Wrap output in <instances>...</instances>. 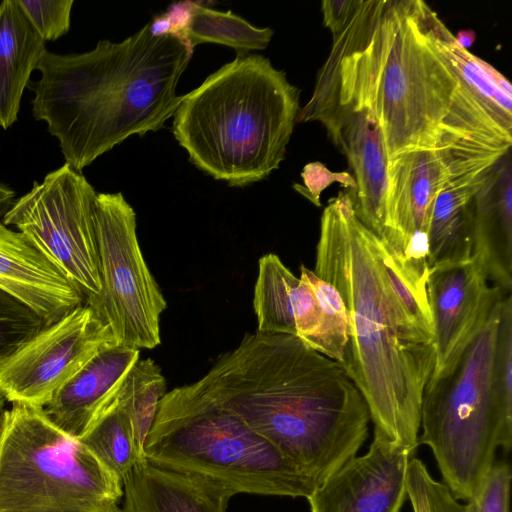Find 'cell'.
I'll list each match as a JSON object with an SVG mask.
<instances>
[{"mask_svg":"<svg viewBox=\"0 0 512 512\" xmlns=\"http://www.w3.org/2000/svg\"><path fill=\"white\" fill-rule=\"evenodd\" d=\"M273 36L270 28H256L242 17L193 2L186 41L194 49L201 43L229 46L238 53L265 49Z\"/></svg>","mask_w":512,"mask_h":512,"instance_id":"24","label":"cell"},{"mask_svg":"<svg viewBox=\"0 0 512 512\" xmlns=\"http://www.w3.org/2000/svg\"><path fill=\"white\" fill-rule=\"evenodd\" d=\"M414 453L374 432L365 454L350 459L306 498L310 512H400Z\"/></svg>","mask_w":512,"mask_h":512,"instance_id":"14","label":"cell"},{"mask_svg":"<svg viewBox=\"0 0 512 512\" xmlns=\"http://www.w3.org/2000/svg\"><path fill=\"white\" fill-rule=\"evenodd\" d=\"M253 307L257 331L296 336L327 356L324 317L314 292L276 254H265L258 261Z\"/></svg>","mask_w":512,"mask_h":512,"instance_id":"16","label":"cell"},{"mask_svg":"<svg viewBox=\"0 0 512 512\" xmlns=\"http://www.w3.org/2000/svg\"><path fill=\"white\" fill-rule=\"evenodd\" d=\"M140 350L115 346L100 352L42 408L60 430L79 439L107 411L116 406Z\"/></svg>","mask_w":512,"mask_h":512,"instance_id":"18","label":"cell"},{"mask_svg":"<svg viewBox=\"0 0 512 512\" xmlns=\"http://www.w3.org/2000/svg\"><path fill=\"white\" fill-rule=\"evenodd\" d=\"M165 394L166 380L160 367L150 358L139 359L126 376L118 404L132 424L137 447L143 458L146 437L155 420L159 402Z\"/></svg>","mask_w":512,"mask_h":512,"instance_id":"25","label":"cell"},{"mask_svg":"<svg viewBox=\"0 0 512 512\" xmlns=\"http://www.w3.org/2000/svg\"><path fill=\"white\" fill-rule=\"evenodd\" d=\"M421 0H358L319 72L366 107L388 161L438 151L484 169L510 151L505 131L436 48Z\"/></svg>","mask_w":512,"mask_h":512,"instance_id":"1","label":"cell"},{"mask_svg":"<svg viewBox=\"0 0 512 512\" xmlns=\"http://www.w3.org/2000/svg\"><path fill=\"white\" fill-rule=\"evenodd\" d=\"M510 486L509 465L494 464L475 495L465 504L466 512H510Z\"/></svg>","mask_w":512,"mask_h":512,"instance_id":"31","label":"cell"},{"mask_svg":"<svg viewBox=\"0 0 512 512\" xmlns=\"http://www.w3.org/2000/svg\"><path fill=\"white\" fill-rule=\"evenodd\" d=\"M193 1L172 4L168 10L150 22L154 36L171 35L186 41V30L191 18Z\"/></svg>","mask_w":512,"mask_h":512,"instance_id":"33","label":"cell"},{"mask_svg":"<svg viewBox=\"0 0 512 512\" xmlns=\"http://www.w3.org/2000/svg\"><path fill=\"white\" fill-rule=\"evenodd\" d=\"M123 512H227L235 493L214 482L139 461L123 478Z\"/></svg>","mask_w":512,"mask_h":512,"instance_id":"20","label":"cell"},{"mask_svg":"<svg viewBox=\"0 0 512 512\" xmlns=\"http://www.w3.org/2000/svg\"><path fill=\"white\" fill-rule=\"evenodd\" d=\"M45 325L27 306L0 290V364Z\"/></svg>","mask_w":512,"mask_h":512,"instance_id":"29","label":"cell"},{"mask_svg":"<svg viewBox=\"0 0 512 512\" xmlns=\"http://www.w3.org/2000/svg\"><path fill=\"white\" fill-rule=\"evenodd\" d=\"M193 54L185 41L154 36L150 22L125 40L82 54L44 52L32 111L77 171L132 135L161 129L182 96L176 88Z\"/></svg>","mask_w":512,"mask_h":512,"instance_id":"4","label":"cell"},{"mask_svg":"<svg viewBox=\"0 0 512 512\" xmlns=\"http://www.w3.org/2000/svg\"><path fill=\"white\" fill-rule=\"evenodd\" d=\"M122 479L42 408L21 403L3 413L0 512H111Z\"/></svg>","mask_w":512,"mask_h":512,"instance_id":"8","label":"cell"},{"mask_svg":"<svg viewBox=\"0 0 512 512\" xmlns=\"http://www.w3.org/2000/svg\"><path fill=\"white\" fill-rule=\"evenodd\" d=\"M150 464L235 494L307 498L318 483L240 418L174 388L162 397L144 443Z\"/></svg>","mask_w":512,"mask_h":512,"instance_id":"7","label":"cell"},{"mask_svg":"<svg viewBox=\"0 0 512 512\" xmlns=\"http://www.w3.org/2000/svg\"><path fill=\"white\" fill-rule=\"evenodd\" d=\"M313 272L345 305L348 342L340 364L363 396L374 432L415 452L434 337L412 322L394 296L374 234L357 218L349 192L340 191L323 210Z\"/></svg>","mask_w":512,"mask_h":512,"instance_id":"3","label":"cell"},{"mask_svg":"<svg viewBox=\"0 0 512 512\" xmlns=\"http://www.w3.org/2000/svg\"><path fill=\"white\" fill-rule=\"evenodd\" d=\"M491 167L453 177L437 196L428 230L429 269L472 257L474 196Z\"/></svg>","mask_w":512,"mask_h":512,"instance_id":"22","label":"cell"},{"mask_svg":"<svg viewBox=\"0 0 512 512\" xmlns=\"http://www.w3.org/2000/svg\"><path fill=\"white\" fill-rule=\"evenodd\" d=\"M299 98V89L269 59L238 53L182 96L172 132L197 168L230 186H245L279 168Z\"/></svg>","mask_w":512,"mask_h":512,"instance_id":"5","label":"cell"},{"mask_svg":"<svg viewBox=\"0 0 512 512\" xmlns=\"http://www.w3.org/2000/svg\"><path fill=\"white\" fill-rule=\"evenodd\" d=\"M3 413H2V415H0V435H1L2 427H3Z\"/></svg>","mask_w":512,"mask_h":512,"instance_id":"37","label":"cell"},{"mask_svg":"<svg viewBox=\"0 0 512 512\" xmlns=\"http://www.w3.org/2000/svg\"><path fill=\"white\" fill-rule=\"evenodd\" d=\"M79 440L121 479L139 461L146 460L138 450L132 424L119 404L101 416Z\"/></svg>","mask_w":512,"mask_h":512,"instance_id":"26","label":"cell"},{"mask_svg":"<svg viewBox=\"0 0 512 512\" xmlns=\"http://www.w3.org/2000/svg\"><path fill=\"white\" fill-rule=\"evenodd\" d=\"M358 0H325L321 4L323 23L332 36L338 35L356 10Z\"/></svg>","mask_w":512,"mask_h":512,"instance_id":"34","label":"cell"},{"mask_svg":"<svg viewBox=\"0 0 512 512\" xmlns=\"http://www.w3.org/2000/svg\"><path fill=\"white\" fill-rule=\"evenodd\" d=\"M19 3L44 41H54L68 32L73 0H19Z\"/></svg>","mask_w":512,"mask_h":512,"instance_id":"30","label":"cell"},{"mask_svg":"<svg viewBox=\"0 0 512 512\" xmlns=\"http://www.w3.org/2000/svg\"><path fill=\"white\" fill-rule=\"evenodd\" d=\"M95 221L101 290L88 304L110 327L118 346L160 344L166 301L143 257L136 214L122 193H97Z\"/></svg>","mask_w":512,"mask_h":512,"instance_id":"9","label":"cell"},{"mask_svg":"<svg viewBox=\"0 0 512 512\" xmlns=\"http://www.w3.org/2000/svg\"><path fill=\"white\" fill-rule=\"evenodd\" d=\"M180 389L236 415L318 485L368 436V406L342 365L293 335L246 333Z\"/></svg>","mask_w":512,"mask_h":512,"instance_id":"2","label":"cell"},{"mask_svg":"<svg viewBox=\"0 0 512 512\" xmlns=\"http://www.w3.org/2000/svg\"><path fill=\"white\" fill-rule=\"evenodd\" d=\"M504 295L451 369L429 379L422 396L418 444L431 449L443 483L459 501L475 495L496 450L511 448L512 347L496 349Z\"/></svg>","mask_w":512,"mask_h":512,"instance_id":"6","label":"cell"},{"mask_svg":"<svg viewBox=\"0 0 512 512\" xmlns=\"http://www.w3.org/2000/svg\"><path fill=\"white\" fill-rule=\"evenodd\" d=\"M0 290L52 324L84 304L65 276L18 230L0 221Z\"/></svg>","mask_w":512,"mask_h":512,"instance_id":"17","label":"cell"},{"mask_svg":"<svg viewBox=\"0 0 512 512\" xmlns=\"http://www.w3.org/2000/svg\"><path fill=\"white\" fill-rule=\"evenodd\" d=\"M115 346L110 327L82 304L0 364V392L7 402L43 408L95 356Z\"/></svg>","mask_w":512,"mask_h":512,"instance_id":"11","label":"cell"},{"mask_svg":"<svg viewBox=\"0 0 512 512\" xmlns=\"http://www.w3.org/2000/svg\"><path fill=\"white\" fill-rule=\"evenodd\" d=\"M455 39L462 48L467 49L474 43L475 32L472 30H461L457 33Z\"/></svg>","mask_w":512,"mask_h":512,"instance_id":"36","label":"cell"},{"mask_svg":"<svg viewBox=\"0 0 512 512\" xmlns=\"http://www.w3.org/2000/svg\"><path fill=\"white\" fill-rule=\"evenodd\" d=\"M424 17L436 48L493 120L505 131L512 133V89L509 81L489 63L462 48L427 3Z\"/></svg>","mask_w":512,"mask_h":512,"instance_id":"23","label":"cell"},{"mask_svg":"<svg viewBox=\"0 0 512 512\" xmlns=\"http://www.w3.org/2000/svg\"><path fill=\"white\" fill-rule=\"evenodd\" d=\"M300 277L311 286L321 308L328 344L327 357L341 363L348 342V317L343 300L331 284L304 265L300 267Z\"/></svg>","mask_w":512,"mask_h":512,"instance_id":"27","label":"cell"},{"mask_svg":"<svg viewBox=\"0 0 512 512\" xmlns=\"http://www.w3.org/2000/svg\"><path fill=\"white\" fill-rule=\"evenodd\" d=\"M15 193L10 188L0 184V218L6 214L14 203Z\"/></svg>","mask_w":512,"mask_h":512,"instance_id":"35","label":"cell"},{"mask_svg":"<svg viewBox=\"0 0 512 512\" xmlns=\"http://www.w3.org/2000/svg\"><path fill=\"white\" fill-rule=\"evenodd\" d=\"M511 151L488 171L474 196L472 256L493 285L512 291Z\"/></svg>","mask_w":512,"mask_h":512,"instance_id":"19","label":"cell"},{"mask_svg":"<svg viewBox=\"0 0 512 512\" xmlns=\"http://www.w3.org/2000/svg\"><path fill=\"white\" fill-rule=\"evenodd\" d=\"M479 170L483 169H469L434 150L412 151L388 161L381 239L400 255L413 234H428L436 198L448 182Z\"/></svg>","mask_w":512,"mask_h":512,"instance_id":"15","label":"cell"},{"mask_svg":"<svg viewBox=\"0 0 512 512\" xmlns=\"http://www.w3.org/2000/svg\"><path fill=\"white\" fill-rule=\"evenodd\" d=\"M46 51L19 0L0 4V127L18 118L21 98L30 75Z\"/></svg>","mask_w":512,"mask_h":512,"instance_id":"21","label":"cell"},{"mask_svg":"<svg viewBox=\"0 0 512 512\" xmlns=\"http://www.w3.org/2000/svg\"><path fill=\"white\" fill-rule=\"evenodd\" d=\"M111 512H123L122 509L120 507H118L117 509L111 511Z\"/></svg>","mask_w":512,"mask_h":512,"instance_id":"38","label":"cell"},{"mask_svg":"<svg viewBox=\"0 0 512 512\" xmlns=\"http://www.w3.org/2000/svg\"><path fill=\"white\" fill-rule=\"evenodd\" d=\"M407 496L413 512H466L465 505L414 456L408 466Z\"/></svg>","mask_w":512,"mask_h":512,"instance_id":"28","label":"cell"},{"mask_svg":"<svg viewBox=\"0 0 512 512\" xmlns=\"http://www.w3.org/2000/svg\"><path fill=\"white\" fill-rule=\"evenodd\" d=\"M482 265L469 260L435 266L427 278L435 361L430 379L446 374L505 294L489 284Z\"/></svg>","mask_w":512,"mask_h":512,"instance_id":"13","label":"cell"},{"mask_svg":"<svg viewBox=\"0 0 512 512\" xmlns=\"http://www.w3.org/2000/svg\"><path fill=\"white\" fill-rule=\"evenodd\" d=\"M319 122L346 157L356 190L351 194L360 222L381 238L385 231L388 157L375 116L333 80L318 72L314 91L297 122Z\"/></svg>","mask_w":512,"mask_h":512,"instance_id":"12","label":"cell"},{"mask_svg":"<svg viewBox=\"0 0 512 512\" xmlns=\"http://www.w3.org/2000/svg\"><path fill=\"white\" fill-rule=\"evenodd\" d=\"M301 176L304 185H295L294 188L316 206L321 205V192L334 181L348 188L351 194L356 190V183L353 176L346 172L333 173L319 162L307 164L303 168Z\"/></svg>","mask_w":512,"mask_h":512,"instance_id":"32","label":"cell"},{"mask_svg":"<svg viewBox=\"0 0 512 512\" xmlns=\"http://www.w3.org/2000/svg\"><path fill=\"white\" fill-rule=\"evenodd\" d=\"M97 192L65 163L14 201L2 218L14 226L65 276L84 303L100 293L95 221Z\"/></svg>","mask_w":512,"mask_h":512,"instance_id":"10","label":"cell"}]
</instances>
